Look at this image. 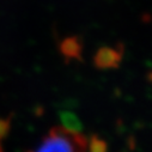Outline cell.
<instances>
[{"label":"cell","mask_w":152,"mask_h":152,"mask_svg":"<svg viewBox=\"0 0 152 152\" xmlns=\"http://www.w3.org/2000/svg\"><path fill=\"white\" fill-rule=\"evenodd\" d=\"M86 137L75 127L62 125L53 128L31 152H85Z\"/></svg>","instance_id":"obj_1"},{"label":"cell","mask_w":152,"mask_h":152,"mask_svg":"<svg viewBox=\"0 0 152 152\" xmlns=\"http://www.w3.org/2000/svg\"><path fill=\"white\" fill-rule=\"evenodd\" d=\"M9 132V122L6 120L0 119V152H3V142Z\"/></svg>","instance_id":"obj_2"}]
</instances>
